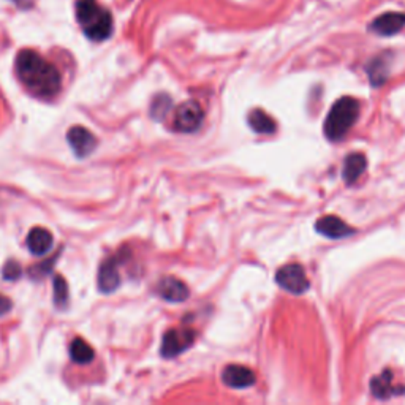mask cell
Listing matches in <instances>:
<instances>
[{"mask_svg": "<svg viewBox=\"0 0 405 405\" xmlns=\"http://www.w3.org/2000/svg\"><path fill=\"white\" fill-rule=\"evenodd\" d=\"M16 73L25 89L40 99L56 97L62 87L59 70L32 49H23L18 54Z\"/></svg>", "mask_w": 405, "mask_h": 405, "instance_id": "cell-1", "label": "cell"}, {"mask_svg": "<svg viewBox=\"0 0 405 405\" xmlns=\"http://www.w3.org/2000/svg\"><path fill=\"white\" fill-rule=\"evenodd\" d=\"M76 19L92 42H103L113 34V16L95 0H80L76 4Z\"/></svg>", "mask_w": 405, "mask_h": 405, "instance_id": "cell-2", "label": "cell"}, {"mask_svg": "<svg viewBox=\"0 0 405 405\" xmlns=\"http://www.w3.org/2000/svg\"><path fill=\"white\" fill-rule=\"evenodd\" d=\"M359 114L356 99L342 97L334 103L325 120V135L330 141H340L355 124Z\"/></svg>", "mask_w": 405, "mask_h": 405, "instance_id": "cell-3", "label": "cell"}, {"mask_svg": "<svg viewBox=\"0 0 405 405\" xmlns=\"http://www.w3.org/2000/svg\"><path fill=\"white\" fill-rule=\"evenodd\" d=\"M195 342V331L189 328H177V330H170L163 336L162 340V353L163 358H175L181 355L182 351L190 349Z\"/></svg>", "mask_w": 405, "mask_h": 405, "instance_id": "cell-4", "label": "cell"}, {"mask_svg": "<svg viewBox=\"0 0 405 405\" xmlns=\"http://www.w3.org/2000/svg\"><path fill=\"white\" fill-rule=\"evenodd\" d=\"M204 119L203 108L200 106V103H197L194 100L182 103L181 106H177L175 113V128L177 132L184 133H192L197 132L198 128L201 127Z\"/></svg>", "mask_w": 405, "mask_h": 405, "instance_id": "cell-5", "label": "cell"}, {"mask_svg": "<svg viewBox=\"0 0 405 405\" xmlns=\"http://www.w3.org/2000/svg\"><path fill=\"white\" fill-rule=\"evenodd\" d=\"M275 282H278L279 287L293 294L304 293L311 287L304 268L301 265H294V263L293 265L282 266L278 274H275Z\"/></svg>", "mask_w": 405, "mask_h": 405, "instance_id": "cell-6", "label": "cell"}, {"mask_svg": "<svg viewBox=\"0 0 405 405\" xmlns=\"http://www.w3.org/2000/svg\"><path fill=\"white\" fill-rule=\"evenodd\" d=\"M68 144L72 146L73 152L80 158H85L95 151L97 147V138L94 137L92 132H89L85 127H72L67 133Z\"/></svg>", "mask_w": 405, "mask_h": 405, "instance_id": "cell-7", "label": "cell"}, {"mask_svg": "<svg viewBox=\"0 0 405 405\" xmlns=\"http://www.w3.org/2000/svg\"><path fill=\"white\" fill-rule=\"evenodd\" d=\"M405 27V13L388 11L377 16L370 24V30L380 37H393Z\"/></svg>", "mask_w": 405, "mask_h": 405, "instance_id": "cell-8", "label": "cell"}, {"mask_svg": "<svg viewBox=\"0 0 405 405\" xmlns=\"http://www.w3.org/2000/svg\"><path fill=\"white\" fill-rule=\"evenodd\" d=\"M222 382L230 388H249L255 385L256 377L252 369L239 364H230L222 372Z\"/></svg>", "mask_w": 405, "mask_h": 405, "instance_id": "cell-9", "label": "cell"}, {"mask_svg": "<svg viewBox=\"0 0 405 405\" xmlns=\"http://www.w3.org/2000/svg\"><path fill=\"white\" fill-rule=\"evenodd\" d=\"M120 285L119 261L118 258H108L101 263L99 269V290L101 293H113Z\"/></svg>", "mask_w": 405, "mask_h": 405, "instance_id": "cell-10", "label": "cell"}, {"mask_svg": "<svg viewBox=\"0 0 405 405\" xmlns=\"http://www.w3.org/2000/svg\"><path fill=\"white\" fill-rule=\"evenodd\" d=\"M315 230H317L320 235L330 237V239H342V237L353 235L351 227H349L342 218L336 216L321 217L320 220L315 223Z\"/></svg>", "mask_w": 405, "mask_h": 405, "instance_id": "cell-11", "label": "cell"}, {"mask_svg": "<svg viewBox=\"0 0 405 405\" xmlns=\"http://www.w3.org/2000/svg\"><path fill=\"white\" fill-rule=\"evenodd\" d=\"M157 292L160 297L170 303H182L189 298L187 285L176 278H163L158 282Z\"/></svg>", "mask_w": 405, "mask_h": 405, "instance_id": "cell-12", "label": "cell"}, {"mask_svg": "<svg viewBox=\"0 0 405 405\" xmlns=\"http://www.w3.org/2000/svg\"><path fill=\"white\" fill-rule=\"evenodd\" d=\"M370 391L377 399H388L391 396L402 394L404 388L396 387L393 382V372L385 370L382 375L374 377L370 382Z\"/></svg>", "mask_w": 405, "mask_h": 405, "instance_id": "cell-13", "label": "cell"}, {"mask_svg": "<svg viewBox=\"0 0 405 405\" xmlns=\"http://www.w3.org/2000/svg\"><path fill=\"white\" fill-rule=\"evenodd\" d=\"M27 247L34 255H44L53 249V235L46 228L35 227L27 235Z\"/></svg>", "mask_w": 405, "mask_h": 405, "instance_id": "cell-14", "label": "cell"}, {"mask_svg": "<svg viewBox=\"0 0 405 405\" xmlns=\"http://www.w3.org/2000/svg\"><path fill=\"white\" fill-rule=\"evenodd\" d=\"M366 165H368V160L363 156V154H350L349 157L345 158L344 168H342V177L344 181L351 185L355 184L359 176L366 171Z\"/></svg>", "mask_w": 405, "mask_h": 405, "instance_id": "cell-15", "label": "cell"}, {"mask_svg": "<svg viewBox=\"0 0 405 405\" xmlns=\"http://www.w3.org/2000/svg\"><path fill=\"white\" fill-rule=\"evenodd\" d=\"M249 125L254 132L261 135H271L275 132V120L263 109H254L249 114Z\"/></svg>", "mask_w": 405, "mask_h": 405, "instance_id": "cell-16", "label": "cell"}, {"mask_svg": "<svg viewBox=\"0 0 405 405\" xmlns=\"http://www.w3.org/2000/svg\"><path fill=\"white\" fill-rule=\"evenodd\" d=\"M388 68H390V62L387 59V56H380L375 57L368 66V75L370 80L372 86H382L385 81L388 80Z\"/></svg>", "mask_w": 405, "mask_h": 405, "instance_id": "cell-17", "label": "cell"}, {"mask_svg": "<svg viewBox=\"0 0 405 405\" xmlns=\"http://www.w3.org/2000/svg\"><path fill=\"white\" fill-rule=\"evenodd\" d=\"M94 349L89 345L85 339L76 337L70 345V356L75 363L78 364H89L94 359Z\"/></svg>", "mask_w": 405, "mask_h": 405, "instance_id": "cell-18", "label": "cell"}, {"mask_svg": "<svg viewBox=\"0 0 405 405\" xmlns=\"http://www.w3.org/2000/svg\"><path fill=\"white\" fill-rule=\"evenodd\" d=\"M170 108H171V99L168 97V95H165V94L157 95V97L154 99L152 106H151L152 118L157 119V120L163 119L166 113L170 111Z\"/></svg>", "mask_w": 405, "mask_h": 405, "instance_id": "cell-19", "label": "cell"}, {"mask_svg": "<svg viewBox=\"0 0 405 405\" xmlns=\"http://www.w3.org/2000/svg\"><path fill=\"white\" fill-rule=\"evenodd\" d=\"M68 303V285L61 275H56L54 279V304L57 307H66Z\"/></svg>", "mask_w": 405, "mask_h": 405, "instance_id": "cell-20", "label": "cell"}, {"mask_svg": "<svg viewBox=\"0 0 405 405\" xmlns=\"http://www.w3.org/2000/svg\"><path fill=\"white\" fill-rule=\"evenodd\" d=\"M57 256H59V254H56L53 258H49V260H46V261H43V263H40V265H35L34 268L30 269V275H32V279H42V278H44V275H48L49 273H51V269H53V265L56 263V260H57Z\"/></svg>", "mask_w": 405, "mask_h": 405, "instance_id": "cell-21", "label": "cell"}, {"mask_svg": "<svg viewBox=\"0 0 405 405\" xmlns=\"http://www.w3.org/2000/svg\"><path fill=\"white\" fill-rule=\"evenodd\" d=\"M2 275H4L5 280H18L23 275V269H21V266H19L18 261H8L4 266Z\"/></svg>", "mask_w": 405, "mask_h": 405, "instance_id": "cell-22", "label": "cell"}, {"mask_svg": "<svg viewBox=\"0 0 405 405\" xmlns=\"http://www.w3.org/2000/svg\"><path fill=\"white\" fill-rule=\"evenodd\" d=\"M11 301H10V298H6V297H4V294H0V317H2V315H5V313H8L10 311H11Z\"/></svg>", "mask_w": 405, "mask_h": 405, "instance_id": "cell-23", "label": "cell"}]
</instances>
